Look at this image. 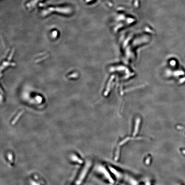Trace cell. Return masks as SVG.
<instances>
[{
    "label": "cell",
    "instance_id": "obj_1",
    "mask_svg": "<svg viewBox=\"0 0 185 185\" xmlns=\"http://www.w3.org/2000/svg\"><path fill=\"white\" fill-rule=\"evenodd\" d=\"M55 12L64 14H69L71 13L72 9L69 7H49L43 11V14L44 16H46Z\"/></svg>",
    "mask_w": 185,
    "mask_h": 185
},
{
    "label": "cell",
    "instance_id": "obj_2",
    "mask_svg": "<svg viewBox=\"0 0 185 185\" xmlns=\"http://www.w3.org/2000/svg\"><path fill=\"white\" fill-rule=\"evenodd\" d=\"M43 0H32L30 1V2H29L28 4H27V7L28 8H32L34 7V6H36L38 2L39 1H42Z\"/></svg>",
    "mask_w": 185,
    "mask_h": 185
}]
</instances>
